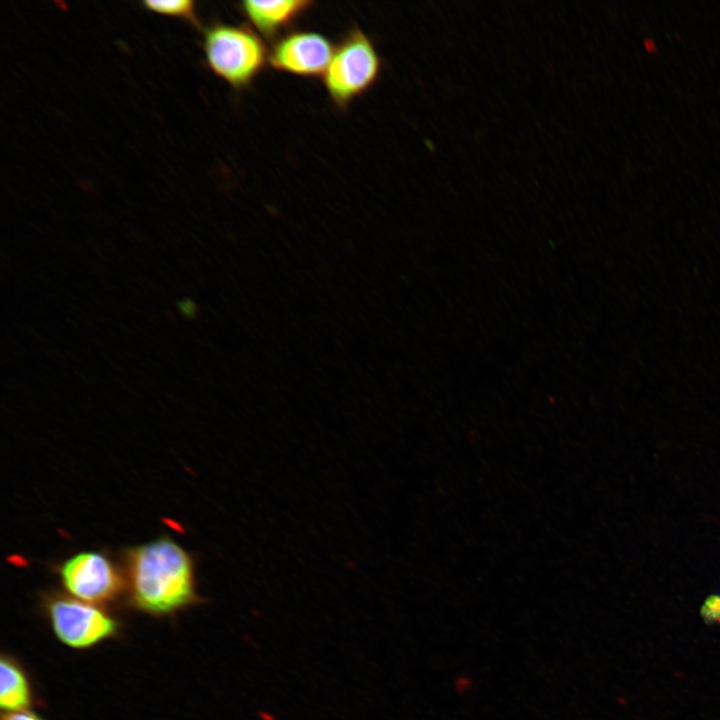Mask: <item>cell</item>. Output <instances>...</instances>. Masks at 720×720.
<instances>
[{
  "label": "cell",
  "instance_id": "8992f818",
  "mask_svg": "<svg viewBox=\"0 0 720 720\" xmlns=\"http://www.w3.org/2000/svg\"><path fill=\"white\" fill-rule=\"evenodd\" d=\"M324 34L312 30H293L274 41L269 50V66L302 78L323 77L334 52Z\"/></svg>",
  "mask_w": 720,
  "mask_h": 720
},
{
  "label": "cell",
  "instance_id": "5bb4252c",
  "mask_svg": "<svg viewBox=\"0 0 720 720\" xmlns=\"http://www.w3.org/2000/svg\"><path fill=\"white\" fill-rule=\"evenodd\" d=\"M719 622H720V619H719Z\"/></svg>",
  "mask_w": 720,
  "mask_h": 720
},
{
  "label": "cell",
  "instance_id": "9c48e42d",
  "mask_svg": "<svg viewBox=\"0 0 720 720\" xmlns=\"http://www.w3.org/2000/svg\"><path fill=\"white\" fill-rule=\"evenodd\" d=\"M142 5L145 9L171 17L185 19L192 24L199 25L195 13V3L189 0L175 1H144Z\"/></svg>",
  "mask_w": 720,
  "mask_h": 720
},
{
  "label": "cell",
  "instance_id": "5b68a950",
  "mask_svg": "<svg viewBox=\"0 0 720 720\" xmlns=\"http://www.w3.org/2000/svg\"><path fill=\"white\" fill-rule=\"evenodd\" d=\"M45 610L57 638L69 647L88 648L113 636L117 622L98 605L52 594Z\"/></svg>",
  "mask_w": 720,
  "mask_h": 720
},
{
  "label": "cell",
  "instance_id": "52a82bcc",
  "mask_svg": "<svg viewBox=\"0 0 720 720\" xmlns=\"http://www.w3.org/2000/svg\"><path fill=\"white\" fill-rule=\"evenodd\" d=\"M314 5L308 0L256 1L239 3V9L251 28L263 38L277 40Z\"/></svg>",
  "mask_w": 720,
  "mask_h": 720
},
{
  "label": "cell",
  "instance_id": "7a4b0ae2",
  "mask_svg": "<svg viewBox=\"0 0 720 720\" xmlns=\"http://www.w3.org/2000/svg\"><path fill=\"white\" fill-rule=\"evenodd\" d=\"M203 51L211 72L234 90L249 88L269 65V50L251 27L215 22L203 31Z\"/></svg>",
  "mask_w": 720,
  "mask_h": 720
},
{
  "label": "cell",
  "instance_id": "3957f363",
  "mask_svg": "<svg viewBox=\"0 0 720 720\" xmlns=\"http://www.w3.org/2000/svg\"><path fill=\"white\" fill-rule=\"evenodd\" d=\"M381 70L382 60L374 42L354 26L335 46L322 79L332 103L344 111L376 84Z\"/></svg>",
  "mask_w": 720,
  "mask_h": 720
},
{
  "label": "cell",
  "instance_id": "277c9868",
  "mask_svg": "<svg viewBox=\"0 0 720 720\" xmlns=\"http://www.w3.org/2000/svg\"><path fill=\"white\" fill-rule=\"evenodd\" d=\"M56 571L70 596L98 606L114 601L126 588L123 570L103 551L77 552Z\"/></svg>",
  "mask_w": 720,
  "mask_h": 720
},
{
  "label": "cell",
  "instance_id": "7c38bea8",
  "mask_svg": "<svg viewBox=\"0 0 720 720\" xmlns=\"http://www.w3.org/2000/svg\"><path fill=\"white\" fill-rule=\"evenodd\" d=\"M180 311L187 317H193L196 313V305L193 301L185 299L179 303Z\"/></svg>",
  "mask_w": 720,
  "mask_h": 720
},
{
  "label": "cell",
  "instance_id": "8fae6325",
  "mask_svg": "<svg viewBox=\"0 0 720 720\" xmlns=\"http://www.w3.org/2000/svg\"><path fill=\"white\" fill-rule=\"evenodd\" d=\"M2 720H42L37 714L26 711V710H20V711H13L6 713Z\"/></svg>",
  "mask_w": 720,
  "mask_h": 720
},
{
  "label": "cell",
  "instance_id": "ba28073f",
  "mask_svg": "<svg viewBox=\"0 0 720 720\" xmlns=\"http://www.w3.org/2000/svg\"><path fill=\"white\" fill-rule=\"evenodd\" d=\"M0 705L7 712L24 710L31 702V691L27 678L12 659H1Z\"/></svg>",
  "mask_w": 720,
  "mask_h": 720
},
{
  "label": "cell",
  "instance_id": "4fadbf2b",
  "mask_svg": "<svg viewBox=\"0 0 720 720\" xmlns=\"http://www.w3.org/2000/svg\"><path fill=\"white\" fill-rule=\"evenodd\" d=\"M719 597H720V593H719Z\"/></svg>",
  "mask_w": 720,
  "mask_h": 720
},
{
  "label": "cell",
  "instance_id": "30bf717a",
  "mask_svg": "<svg viewBox=\"0 0 720 720\" xmlns=\"http://www.w3.org/2000/svg\"><path fill=\"white\" fill-rule=\"evenodd\" d=\"M701 616L706 623H713L720 619L719 595H710L706 598L701 608Z\"/></svg>",
  "mask_w": 720,
  "mask_h": 720
},
{
  "label": "cell",
  "instance_id": "6da1fadb",
  "mask_svg": "<svg viewBox=\"0 0 720 720\" xmlns=\"http://www.w3.org/2000/svg\"><path fill=\"white\" fill-rule=\"evenodd\" d=\"M121 557L129 600L138 610L161 616L199 602L195 561L170 536L126 547Z\"/></svg>",
  "mask_w": 720,
  "mask_h": 720
}]
</instances>
